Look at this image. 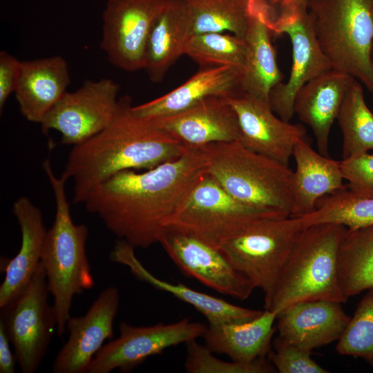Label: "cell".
Returning a JSON list of instances; mask_svg holds the SVG:
<instances>
[{
  "mask_svg": "<svg viewBox=\"0 0 373 373\" xmlns=\"http://www.w3.org/2000/svg\"><path fill=\"white\" fill-rule=\"evenodd\" d=\"M227 99L237 115L241 144L288 166L295 145L307 138L304 126L283 120L268 103L243 91Z\"/></svg>",
  "mask_w": 373,
  "mask_h": 373,
  "instance_id": "cell-16",
  "label": "cell"
},
{
  "mask_svg": "<svg viewBox=\"0 0 373 373\" xmlns=\"http://www.w3.org/2000/svg\"><path fill=\"white\" fill-rule=\"evenodd\" d=\"M119 99L117 113L102 131L73 146L61 175L73 181L74 204H84L100 183L125 170L145 171L180 157L187 147L152 120Z\"/></svg>",
  "mask_w": 373,
  "mask_h": 373,
  "instance_id": "cell-2",
  "label": "cell"
},
{
  "mask_svg": "<svg viewBox=\"0 0 373 373\" xmlns=\"http://www.w3.org/2000/svg\"><path fill=\"white\" fill-rule=\"evenodd\" d=\"M338 280L347 298L373 289V226L347 229L338 254Z\"/></svg>",
  "mask_w": 373,
  "mask_h": 373,
  "instance_id": "cell-28",
  "label": "cell"
},
{
  "mask_svg": "<svg viewBox=\"0 0 373 373\" xmlns=\"http://www.w3.org/2000/svg\"><path fill=\"white\" fill-rule=\"evenodd\" d=\"M347 228L337 224L305 227L293 246L265 309L280 313L302 302L345 303L338 280V254Z\"/></svg>",
  "mask_w": 373,
  "mask_h": 373,
  "instance_id": "cell-3",
  "label": "cell"
},
{
  "mask_svg": "<svg viewBox=\"0 0 373 373\" xmlns=\"http://www.w3.org/2000/svg\"><path fill=\"white\" fill-rule=\"evenodd\" d=\"M337 341L339 354L361 358L373 366V289L359 301Z\"/></svg>",
  "mask_w": 373,
  "mask_h": 373,
  "instance_id": "cell-33",
  "label": "cell"
},
{
  "mask_svg": "<svg viewBox=\"0 0 373 373\" xmlns=\"http://www.w3.org/2000/svg\"><path fill=\"white\" fill-rule=\"evenodd\" d=\"M42 166L53 191L56 211L54 222L45 236L41 262L54 298L57 334L61 337L70 317L74 296L93 288L95 281L86 251L88 229L85 224L73 221L66 193L67 179L55 175L48 159Z\"/></svg>",
  "mask_w": 373,
  "mask_h": 373,
  "instance_id": "cell-4",
  "label": "cell"
},
{
  "mask_svg": "<svg viewBox=\"0 0 373 373\" xmlns=\"http://www.w3.org/2000/svg\"><path fill=\"white\" fill-rule=\"evenodd\" d=\"M318 43L332 68L373 93L372 0H307Z\"/></svg>",
  "mask_w": 373,
  "mask_h": 373,
  "instance_id": "cell-6",
  "label": "cell"
},
{
  "mask_svg": "<svg viewBox=\"0 0 373 373\" xmlns=\"http://www.w3.org/2000/svg\"><path fill=\"white\" fill-rule=\"evenodd\" d=\"M372 5H373V0H372ZM372 61H373V48H372Z\"/></svg>",
  "mask_w": 373,
  "mask_h": 373,
  "instance_id": "cell-41",
  "label": "cell"
},
{
  "mask_svg": "<svg viewBox=\"0 0 373 373\" xmlns=\"http://www.w3.org/2000/svg\"><path fill=\"white\" fill-rule=\"evenodd\" d=\"M340 168L347 188L353 193L373 198V153L350 156L340 161Z\"/></svg>",
  "mask_w": 373,
  "mask_h": 373,
  "instance_id": "cell-36",
  "label": "cell"
},
{
  "mask_svg": "<svg viewBox=\"0 0 373 373\" xmlns=\"http://www.w3.org/2000/svg\"><path fill=\"white\" fill-rule=\"evenodd\" d=\"M207 163L202 149L188 147L151 169L115 174L94 188L84 204L119 239L147 249L159 243L169 217Z\"/></svg>",
  "mask_w": 373,
  "mask_h": 373,
  "instance_id": "cell-1",
  "label": "cell"
},
{
  "mask_svg": "<svg viewBox=\"0 0 373 373\" xmlns=\"http://www.w3.org/2000/svg\"><path fill=\"white\" fill-rule=\"evenodd\" d=\"M186 358L184 364L189 373H269L276 370L265 358L250 363L225 361L213 356L205 345L193 340L186 343Z\"/></svg>",
  "mask_w": 373,
  "mask_h": 373,
  "instance_id": "cell-34",
  "label": "cell"
},
{
  "mask_svg": "<svg viewBox=\"0 0 373 373\" xmlns=\"http://www.w3.org/2000/svg\"><path fill=\"white\" fill-rule=\"evenodd\" d=\"M193 17V35L227 32L243 37L252 0H184Z\"/></svg>",
  "mask_w": 373,
  "mask_h": 373,
  "instance_id": "cell-31",
  "label": "cell"
},
{
  "mask_svg": "<svg viewBox=\"0 0 373 373\" xmlns=\"http://www.w3.org/2000/svg\"><path fill=\"white\" fill-rule=\"evenodd\" d=\"M307 0H279L278 5L281 6H301L305 5Z\"/></svg>",
  "mask_w": 373,
  "mask_h": 373,
  "instance_id": "cell-39",
  "label": "cell"
},
{
  "mask_svg": "<svg viewBox=\"0 0 373 373\" xmlns=\"http://www.w3.org/2000/svg\"><path fill=\"white\" fill-rule=\"evenodd\" d=\"M49 293L40 262L26 288L12 303L0 308V323L14 346L23 373L37 370L57 327L55 308L48 301Z\"/></svg>",
  "mask_w": 373,
  "mask_h": 373,
  "instance_id": "cell-9",
  "label": "cell"
},
{
  "mask_svg": "<svg viewBox=\"0 0 373 373\" xmlns=\"http://www.w3.org/2000/svg\"><path fill=\"white\" fill-rule=\"evenodd\" d=\"M292 156L296 170L292 176L291 217L312 212L319 199L346 187L340 161L316 152L307 138L295 145Z\"/></svg>",
  "mask_w": 373,
  "mask_h": 373,
  "instance_id": "cell-26",
  "label": "cell"
},
{
  "mask_svg": "<svg viewBox=\"0 0 373 373\" xmlns=\"http://www.w3.org/2000/svg\"><path fill=\"white\" fill-rule=\"evenodd\" d=\"M277 315L265 309L247 321L209 323L202 336L204 345L213 353L225 354L240 363H250L265 358L269 352Z\"/></svg>",
  "mask_w": 373,
  "mask_h": 373,
  "instance_id": "cell-27",
  "label": "cell"
},
{
  "mask_svg": "<svg viewBox=\"0 0 373 373\" xmlns=\"http://www.w3.org/2000/svg\"><path fill=\"white\" fill-rule=\"evenodd\" d=\"M119 86L102 78L86 80L73 92H66L41 122V131H58L64 144L77 145L104 130L119 106Z\"/></svg>",
  "mask_w": 373,
  "mask_h": 373,
  "instance_id": "cell-11",
  "label": "cell"
},
{
  "mask_svg": "<svg viewBox=\"0 0 373 373\" xmlns=\"http://www.w3.org/2000/svg\"><path fill=\"white\" fill-rule=\"evenodd\" d=\"M166 0H107L100 47L109 61L128 72L143 70L147 39Z\"/></svg>",
  "mask_w": 373,
  "mask_h": 373,
  "instance_id": "cell-13",
  "label": "cell"
},
{
  "mask_svg": "<svg viewBox=\"0 0 373 373\" xmlns=\"http://www.w3.org/2000/svg\"><path fill=\"white\" fill-rule=\"evenodd\" d=\"M21 61L5 50L0 52V111L7 99L15 93L21 72Z\"/></svg>",
  "mask_w": 373,
  "mask_h": 373,
  "instance_id": "cell-37",
  "label": "cell"
},
{
  "mask_svg": "<svg viewBox=\"0 0 373 373\" xmlns=\"http://www.w3.org/2000/svg\"><path fill=\"white\" fill-rule=\"evenodd\" d=\"M135 249L126 241L119 239L111 253V260L127 266L139 280L191 305L205 316L209 324L247 321L262 312L261 310L233 305L181 283L174 284L162 280L142 265L135 254Z\"/></svg>",
  "mask_w": 373,
  "mask_h": 373,
  "instance_id": "cell-25",
  "label": "cell"
},
{
  "mask_svg": "<svg viewBox=\"0 0 373 373\" xmlns=\"http://www.w3.org/2000/svg\"><path fill=\"white\" fill-rule=\"evenodd\" d=\"M268 1L274 5L279 3V0H268Z\"/></svg>",
  "mask_w": 373,
  "mask_h": 373,
  "instance_id": "cell-40",
  "label": "cell"
},
{
  "mask_svg": "<svg viewBox=\"0 0 373 373\" xmlns=\"http://www.w3.org/2000/svg\"><path fill=\"white\" fill-rule=\"evenodd\" d=\"M298 218L305 227L327 223L348 229L373 226V198L358 195L346 186L321 198L312 212Z\"/></svg>",
  "mask_w": 373,
  "mask_h": 373,
  "instance_id": "cell-29",
  "label": "cell"
},
{
  "mask_svg": "<svg viewBox=\"0 0 373 373\" xmlns=\"http://www.w3.org/2000/svg\"><path fill=\"white\" fill-rule=\"evenodd\" d=\"M200 149L208 160L206 172L235 198L291 216L293 171L287 165L246 148L240 141Z\"/></svg>",
  "mask_w": 373,
  "mask_h": 373,
  "instance_id": "cell-5",
  "label": "cell"
},
{
  "mask_svg": "<svg viewBox=\"0 0 373 373\" xmlns=\"http://www.w3.org/2000/svg\"><path fill=\"white\" fill-rule=\"evenodd\" d=\"M242 91L240 73L229 66L202 68L186 82L150 102L133 106L140 117L155 119L185 111L213 96H232Z\"/></svg>",
  "mask_w": 373,
  "mask_h": 373,
  "instance_id": "cell-23",
  "label": "cell"
},
{
  "mask_svg": "<svg viewBox=\"0 0 373 373\" xmlns=\"http://www.w3.org/2000/svg\"><path fill=\"white\" fill-rule=\"evenodd\" d=\"M10 340L4 327L0 323V372L14 373L15 371L16 356L13 355L10 347Z\"/></svg>",
  "mask_w": 373,
  "mask_h": 373,
  "instance_id": "cell-38",
  "label": "cell"
},
{
  "mask_svg": "<svg viewBox=\"0 0 373 373\" xmlns=\"http://www.w3.org/2000/svg\"><path fill=\"white\" fill-rule=\"evenodd\" d=\"M151 120L189 148L240 140L237 115L227 97H210L178 113Z\"/></svg>",
  "mask_w": 373,
  "mask_h": 373,
  "instance_id": "cell-18",
  "label": "cell"
},
{
  "mask_svg": "<svg viewBox=\"0 0 373 373\" xmlns=\"http://www.w3.org/2000/svg\"><path fill=\"white\" fill-rule=\"evenodd\" d=\"M119 305L116 287L104 289L84 316H70L69 336L52 363L55 373H87L89 365L106 339L113 338V323Z\"/></svg>",
  "mask_w": 373,
  "mask_h": 373,
  "instance_id": "cell-15",
  "label": "cell"
},
{
  "mask_svg": "<svg viewBox=\"0 0 373 373\" xmlns=\"http://www.w3.org/2000/svg\"><path fill=\"white\" fill-rule=\"evenodd\" d=\"M207 325L187 318L177 322L134 326L119 323V336L104 345L93 357L87 373L131 371L147 358L164 350L202 337Z\"/></svg>",
  "mask_w": 373,
  "mask_h": 373,
  "instance_id": "cell-12",
  "label": "cell"
},
{
  "mask_svg": "<svg viewBox=\"0 0 373 373\" xmlns=\"http://www.w3.org/2000/svg\"><path fill=\"white\" fill-rule=\"evenodd\" d=\"M70 82L68 64L59 55L22 61L15 91L21 113L27 120L41 124Z\"/></svg>",
  "mask_w": 373,
  "mask_h": 373,
  "instance_id": "cell-21",
  "label": "cell"
},
{
  "mask_svg": "<svg viewBox=\"0 0 373 373\" xmlns=\"http://www.w3.org/2000/svg\"><path fill=\"white\" fill-rule=\"evenodd\" d=\"M341 304L315 300L287 307L277 315L278 336L309 351L338 341L351 318Z\"/></svg>",
  "mask_w": 373,
  "mask_h": 373,
  "instance_id": "cell-19",
  "label": "cell"
},
{
  "mask_svg": "<svg viewBox=\"0 0 373 373\" xmlns=\"http://www.w3.org/2000/svg\"><path fill=\"white\" fill-rule=\"evenodd\" d=\"M159 243L182 272L212 289L245 300L255 289L234 268L220 247L191 233L166 227Z\"/></svg>",
  "mask_w": 373,
  "mask_h": 373,
  "instance_id": "cell-14",
  "label": "cell"
},
{
  "mask_svg": "<svg viewBox=\"0 0 373 373\" xmlns=\"http://www.w3.org/2000/svg\"><path fill=\"white\" fill-rule=\"evenodd\" d=\"M279 7L273 21V32L274 36L289 37L293 62L287 82H280L271 90L269 105L277 116L289 122L295 114L294 100L300 88L332 66L318 43L306 4Z\"/></svg>",
  "mask_w": 373,
  "mask_h": 373,
  "instance_id": "cell-10",
  "label": "cell"
},
{
  "mask_svg": "<svg viewBox=\"0 0 373 373\" xmlns=\"http://www.w3.org/2000/svg\"><path fill=\"white\" fill-rule=\"evenodd\" d=\"M288 216L238 200L205 171L169 217L165 227L191 233L219 247L224 241L258 222Z\"/></svg>",
  "mask_w": 373,
  "mask_h": 373,
  "instance_id": "cell-7",
  "label": "cell"
},
{
  "mask_svg": "<svg viewBox=\"0 0 373 373\" xmlns=\"http://www.w3.org/2000/svg\"><path fill=\"white\" fill-rule=\"evenodd\" d=\"M274 6L268 0H252L251 15L243 37L246 57L240 74L242 91L268 104L271 90L283 79L271 42L276 13Z\"/></svg>",
  "mask_w": 373,
  "mask_h": 373,
  "instance_id": "cell-17",
  "label": "cell"
},
{
  "mask_svg": "<svg viewBox=\"0 0 373 373\" xmlns=\"http://www.w3.org/2000/svg\"><path fill=\"white\" fill-rule=\"evenodd\" d=\"M184 55L202 68L229 66L241 74L246 57L243 37L227 32L193 35L187 41Z\"/></svg>",
  "mask_w": 373,
  "mask_h": 373,
  "instance_id": "cell-32",
  "label": "cell"
},
{
  "mask_svg": "<svg viewBox=\"0 0 373 373\" xmlns=\"http://www.w3.org/2000/svg\"><path fill=\"white\" fill-rule=\"evenodd\" d=\"M21 232L19 252L7 261L5 278L0 285V308L12 303L30 283L41 262L46 230L41 210L26 196L12 204Z\"/></svg>",
  "mask_w": 373,
  "mask_h": 373,
  "instance_id": "cell-22",
  "label": "cell"
},
{
  "mask_svg": "<svg viewBox=\"0 0 373 373\" xmlns=\"http://www.w3.org/2000/svg\"><path fill=\"white\" fill-rule=\"evenodd\" d=\"M193 30V17L189 5L184 0H166L151 28L145 49L143 70L151 81L163 80L169 69L184 55Z\"/></svg>",
  "mask_w": 373,
  "mask_h": 373,
  "instance_id": "cell-24",
  "label": "cell"
},
{
  "mask_svg": "<svg viewBox=\"0 0 373 373\" xmlns=\"http://www.w3.org/2000/svg\"><path fill=\"white\" fill-rule=\"evenodd\" d=\"M354 79L332 68L306 83L296 95L294 113L311 128L318 151L325 156L329 157L331 128Z\"/></svg>",
  "mask_w": 373,
  "mask_h": 373,
  "instance_id": "cell-20",
  "label": "cell"
},
{
  "mask_svg": "<svg viewBox=\"0 0 373 373\" xmlns=\"http://www.w3.org/2000/svg\"><path fill=\"white\" fill-rule=\"evenodd\" d=\"M274 352H269L268 356L271 363L280 373H327L311 357L309 351L291 344L280 337L274 341Z\"/></svg>",
  "mask_w": 373,
  "mask_h": 373,
  "instance_id": "cell-35",
  "label": "cell"
},
{
  "mask_svg": "<svg viewBox=\"0 0 373 373\" xmlns=\"http://www.w3.org/2000/svg\"><path fill=\"white\" fill-rule=\"evenodd\" d=\"M336 119L343 135L342 159L373 150V113L366 104L362 84L354 79Z\"/></svg>",
  "mask_w": 373,
  "mask_h": 373,
  "instance_id": "cell-30",
  "label": "cell"
},
{
  "mask_svg": "<svg viewBox=\"0 0 373 373\" xmlns=\"http://www.w3.org/2000/svg\"><path fill=\"white\" fill-rule=\"evenodd\" d=\"M305 227L298 217L258 222L224 241L220 249L234 268L268 294Z\"/></svg>",
  "mask_w": 373,
  "mask_h": 373,
  "instance_id": "cell-8",
  "label": "cell"
}]
</instances>
